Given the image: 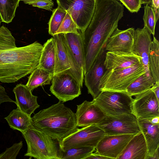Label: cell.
I'll return each instance as SVG.
<instances>
[{"label": "cell", "mask_w": 159, "mask_h": 159, "mask_svg": "<svg viewBox=\"0 0 159 159\" xmlns=\"http://www.w3.org/2000/svg\"><path fill=\"white\" fill-rule=\"evenodd\" d=\"M124 12L123 6L117 0H97L91 21L81 33L85 58L84 75L117 28Z\"/></svg>", "instance_id": "6da1fadb"}, {"label": "cell", "mask_w": 159, "mask_h": 159, "mask_svg": "<svg viewBox=\"0 0 159 159\" xmlns=\"http://www.w3.org/2000/svg\"><path fill=\"white\" fill-rule=\"evenodd\" d=\"M43 45L35 41L17 47L16 39L6 27L0 28V81L12 83L30 74L37 67Z\"/></svg>", "instance_id": "7a4b0ae2"}, {"label": "cell", "mask_w": 159, "mask_h": 159, "mask_svg": "<svg viewBox=\"0 0 159 159\" xmlns=\"http://www.w3.org/2000/svg\"><path fill=\"white\" fill-rule=\"evenodd\" d=\"M31 120L35 128L59 141L78 128L75 113L60 101L35 114Z\"/></svg>", "instance_id": "3957f363"}, {"label": "cell", "mask_w": 159, "mask_h": 159, "mask_svg": "<svg viewBox=\"0 0 159 159\" xmlns=\"http://www.w3.org/2000/svg\"><path fill=\"white\" fill-rule=\"evenodd\" d=\"M27 145L25 156L36 159H61L59 142L32 125L21 132Z\"/></svg>", "instance_id": "277c9868"}, {"label": "cell", "mask_w": 159, "mask_h": 159, "mask_svg": "<svg viewBox=\"0 0 159 159\" xmlns=\"http://www.w3.org/2000/svg\"><path fill=\"white\" fill-rule=\"evenodd\" d=\"M148 67L140 62L127 68L114 70H106L100 82V90L101 92H126L128 87L145 73Z\"/></svg>", "instance_id": "5b68a950"}, {"label": "cell", "mask_w": 159, "mask_h": 159, "mask_svg": "<svg viewBox=\"0 0 159 159\" xmlns=\"http://www.w3.org/2000/svg\"><path fill=\"white\" fill-rule=\"evenodd\" d=\"M55 49V63L53 75L60 73L70 75L83 87L84 74L71 55L66 44L64 34L53 35Z\"/></svg>", "instance_id": "8992f818"}, {"label": "cell", "mask_w": 159, "mask_h": 159, "mask_svg": "<svg viewBox=\"0 0 159 159\" xmlns=\"http://www.w3.org/2000/svg\"><path fill=\"white\" fill-rule=\"evenodd\" d=\"M134 99L126 92L102 91L92 100L106 115L132 113Z\"/></svg>", "instance_id": "52a82bcc"}, {"label": "cell", "mask_w": 159, "mask_h": 159, "mask_svg": "<svg viewBox=\"0 0 159 159\" xmlns=\"http://www.w3.org/2000/svg\"><path fill=\"white\" fill-rule=\"evenodd\" d=\"M97 0H56L58 6L66 11L83 32L90 23Z\"/></svg>", "instance_id": "ba28073f"}, {"label": "cell", "mask_w": 159, "mask_h": 159, "mask_svg": "<svg viewBox=\"0 0 159 159\" xmlns=\"http://www.w3.org/2000/svg\"><path fill=\"white\" fill-rule=\"evenodd\" d=\"M105 135L103 130L96 125H92L79 129L59 142L62 150L79 147L95 148L99 141Z\"/></svg>", "instance_id": "9c48e42d"}, {"label": "cell", "mask_w": 159, "mask_h": 159, "mask_svg": "<svg viewBox=\"0 0 159 159\" xmlns=\"http://www.w3.org/2000/svg\"><path fill=\"white\" fill-rule=\"evenodd\" d=\"M105 135L135 134L140 131L138 119L133 114L106 115L97 125Z\"/></svg>", "instance_id": "30bf717a"}, {"label": "cell", "mask_w": 159, "mask_h": 159, "mask_svg": "<svg viewBox=\"0 0 159 159\" xmlns=\"http://www.w3.org/2000/svg\"><path fill=\"white\" fill-rule=\"evenodd\" d=\"M50 90L59 101L72 100L81 94V87L70 75L60 73L53 75Z\"/></svg>", "instance_id": "8fae6325"}, {"label": "cell", "mask_w": 159, "mask_h": 159, "mask_svg": "<svg viewBox=\"0 0 159 159\" xmlns=\"http://www.w3.org/2000/svg\"><path fill=\"white\" fill-rule=\"evenodd\" d=\"M134 97L132 113L137 119L150 120L159 116V101L151 89Z\"/></svg>", "instance_id": "7c38bea8"}, {"label": "cell", "mask_w": 159, "mask_h": 159, "mask_svg": "<svg viewBox=\"0 0 159 159\" xmlns=\"http://www.w3.org/2000/svg\"><path fill=\"white\" fill-rule=\"evenodd\" d=\"M134 135H105L96 146L95 152L108 159H118Z\"/></svg>", "instance_id": "4fadbf2b"}, {"label": "cell", "mask_w": 159, "mask_h": 159, "mask_svg": "<svg viewBox=\"0 0 159 159\" xmlns=\"http://www.w3.org/2000/svg\"><path fill=\"white\" fill-rule=\"evenodd\" d=\"M107 52L104 47L84 76L85 85L88 93L92 95L93 99L101 92L99 85L100 80L107 70L104 62Z\"/></svg>", "instance_id": "5bb4252c"}, {"label": "cell", "mask_w": 159, "mask_h": 159, "mask_svg": "<svg viewBox=\"0 0 159 159\" xmlns=\"http://www.w3.org/2000/svg\"><path fill=\"white\" fill-rule=\"evenodd\" d=\"M135 29L130 28L120 30L117 28L108 38L105 46L108 52L132 53Z\"/></svg>", "instance_id": "9a60e30c"}, {"label": "cell", "mask_w": 159, "mask_h": 159, "mask_svg": "<svg viewBox=\"0 0 159 159\" xmlns=\"http://www.w3.org/2000/svg\"><path fill=\"white\" fill-rule=\"evenodd\" d=\"M75 113L77 127H84L97 125L105 117L106 115L93 101L85 100L77 105Z\"/></svg>", "instance_id": "2e32d148"}, {"label": "cell", "mask_w": 159, "mask_h": 159, "mask_svg": "<svg viewBox=\"0 0 159 159\" xmlns=\"http://www.w3.org/2000/svg\"><path fill=\"white\" fill-rule=\"evenodd\" d=\"M138 120L147 146L146 159H159V124H153L149 120Z\"/></svg>", "instance_id": "e0dca14e"}, {"label": "cell", "mask_w": 159, "mask_h": 159, "mask_svg": "<svg viewBox=\"0 0 159 159\" xmlns=\"http://www.w3.org/2000/svg\"><path fill=\"white\" fill-rule=\"evenodd\" d=\"M151 34L145 27L135 30L132 53L140 58V62L149 67L148 55L152 42Z\"/></svg>", "instance_id": "ac0fdd59"}, {"label": "cell", "mask_w": 159, "mask_h": 159, "mask_svg": "<svg viewBox=\"0 0 159 159\" xmlns=\"http://www.w3.org/2000/svg\"><path fill=\"white\" fill-rule=\"evenodd\" d=\"M15 94L16 104L17 107L30 116L40 105L37 101L38 97L33 95L26 85L21 84H17L13 88Z\"/></svg>", "instance_id": "d6986e66"}, {"label": "cell", "mask_w": 159, "mask_h": 159, "mask_svg": "<svg viewBox=\"0 0 159 159\" xmlns=\"http://www.w3.org/2000/svg\"><path fill=\"white\" fill-rule=\"evenodd\" d=\"M147 153L146 141L140 131L130 139L118 159H146Z\"/></svg>", "instance_id": "ffe728a7"}, {"label": "cell", "mask_w": 159, "mask_h": 159, "mask_svg": "<svg viewBox=\"0 0 159 159\" xmlns=\"http://www.w3.org/2000/svg\"><path fill=\"white\" fill-rule=\"evenodd\" d=\"M140 62L139 57L133 53H123L107 51L105 66L107 70H116L133 66Z\"/></svg>", "instance_id": "44dd1931"}, {"label": "cell", "mask_w": 159, "mask_h": 159, "mask_svg": "<svg viewBox=\"0 0 159 159\" xmlns=\"http://www.w3.org/2000/svg\"><path fill=\"white\" fill-rule=\"evenodd\" d=\"M66 43L70 53L80 68L84 72L85 58L83 38L81 33L64 34Z\"/></svg>", "instance_id": "7402d4cb"}, {"label": "cell", "mask_w": 159, "mask_h": 159, "mask_svg": "<svg viewBox=\"0 0 159 159\" xmlns=\"http://www.w3.org/2000/svg\"><path fill=\"white\" fill-rule=\"evenodd\" d=\"M43 46L37 67L53 74L55 63V49L53 38L48 39Z\"/></svg>", "instance_id": "603a6c76"}, {"label": "cell", "mask_w": 159, "mask_h": 159, "mask_svg": "<svg viewBox=\"0 0 159 159\" xmlns=\"http://www.w3.org/2000/svg\"><path fill=\"white\" fill-rule=\"evenodd\" d=\"M5 119L10 127L21 132L28 129L32 125L31 117L18 107L13 110Z\"/></svg>", "instance_id": "cb8c5ba5"}, {"label": "cell", "mask_w": 159, "mask_h": 159, "mask_svg": "<svg viewBox=\"0 0 159 159\" xmlns=\"http://www.w3.org/2000/svg\"><path fill=\"white\" fill-rule=\"evenodd\" d=\"M154 83L153 78L148 67L145 73L128 87L126 92L130 96H135L151 89Z\"/></svg>", "instance_id": "d4e9b609"}, {"label": "cell", "mask_w": 159, "mask_h": 159, "mask_svg": "<svg viewBox=\"0 0 159 159\" xmlns=\"http://www.w3.org/2000/svg\"><path fill=\"white\" fill-rule=\"evenodd\" d=\"M53 77V74L37 67L31 73L26 85L32 91L39 86L50 84Z\"/></svg>", "instance_id": "484cf974"}, {"label": "cell", "mask_w": 159, "mask_h": 159, "mask_svg": "<svg viewBox=\"0 0 159 159\" xmlns=\"http://www.w3.org/2000/svg\"><path fill=\"white\" fill-rule=\"evenodd\" d=\"M148 65L154 83H159V43L154 36L150 48Z\"/></svg>", "instance_id": "4316f807"}, {"label": "cell", "mask_w": 159, "mask_h": 159, "mask_svg": "<svg viewBox=\"0 0 159 159\" xmlns=\"http://www.w3.org/2000/svg\"><path fill=\"white\" fill-rule=\"evenodd\" d=\"M20 0H0V17L2 22H11Z\"/></svg>", "instance_id": "83f0119b"}, {"label": "cell", "mask_w": 159, "mask_h": 159, "mask_svg": "<svg viewBox=\"0 0 159 159\" xmlns=\"http://www.w3.org/2000/svg\"><path fill=\"white\" fill-rule=\"evenodd\" d=\"M95 150V148L90 147H79L65 150L61 149V159H85Z\"/></svg>", "instance_id": "f1b7e54d"}, {"label": "cell", "mask_w": 159, "mask_h": 159, "mask_svg": "<svg viewBox=\"0 0 159 159\" xmlns=\"http://www.w3.org/2000/svg\"><path fill=\"white\" fill-rule=\"evenodd\" d=\"M159 9L147 4L144 6L143 20L145 26L151 34H155L156 24L158 19Z\"/></svg>", "instance_id": "f546056e"}, {"label": "cell", "mask_w": 159, "mask_h": 159, "mask_svg": "<svg viewBox=\"0 0 159 159\" xmlns=\"http://www.w3.org/2000/svg\"><path fill=\"white\" fill-rule=\"evenodd\" d=\"M52 13L51 17L48 24L49 34L53 36L59 29L66 12L59 7L52 11Z\"/></svg>", "instance_id": "4dcf8cb0"}, {"label": "cell", "mask_w": 159, "mask_h": 159, "mask_svg": "<svg viewBox=\"0 0 159 159\" xmlns=\"http://www.w3.org/2000/svg\"><path fill=\"white\" fill-rule=\"evenodd\" d=\"M78 28L70 15L66 12L56 34L70 33H78Z\"/></svg>", "instance_id": "1f68e13d"}, {"label": "cell", "mask_w": 159, "mask_h": 159, "mask_svg": "<svg viewBox=\"0 0 159 159\" xmlns=\"http://www.w3.org/2000/svg\"><path fill=\"white\" fill-rule=\"evenodd\" d=\"M22 146V141L13 144L11 147L7 148L5 152L0 154V159H16Z\"/></svg>", "instance_id": "d6a6232c"}, {"label": "cell", "mask_w": 159, "mask_h": 159, "mask_svg": "<svg viewBox=\"0 0 159 159\" xmlns=\"http://www.w3.org/2000/svg\"><path fill=\"white\" fill-rule=\"evenodd\" d=\"M25 3L33 6L51 11L54 6L52 0H20Z\"/></svg>", "instance_id": "836d02e7"}, {"label": "cell", "mask_w": 159, "mask_h": 159, "mask_svg": "<svg viewBox=\"0 0 159 159\" xmlns=\"http://www.w3.org/2000/svg\"><path fill=\"white\" fill-rule=\"evenodd\" d=\"M131 13L137 12L141 7L140 0H118Z\"/></svg>", "instance_id": "e575fe53"}, {"label": "cell", "mask_w": 159, "mask_h": 159, "mask_svg": "<svg viewBox=\"0 0 159 159\" xmlns=\"http://www.w3.org/2000/svg\"><path fill=\"white\" fill-rule=\"evenodd\" d=\"M7 102L16 103V101L8 96L4 87L0 85V105L3 102Z\"/></svg>", "instance_id": "d590c367"}, {"label": "cell", "mask_w": 159, "mask_h": 159, "mask_svg": "<svg viewBox=\"0 0 159 159\" xmlns=\"http://www.w3.org/2000/svg\"><path fill=\"white\" fill-rule=\"evenodd\" d=\"M154 93L157 100L159 99V83H155L151 88Z\"/></svg>", "instance_id": "8d00e7d4"}, {"label": "cell", "mask_w": 159, "mask_h": 159, "mask_svg": "<svg viewBox=\"0 0 159 159\" xmlns=\"http://www.w3.org/2000/svg\"><path fill=\"white\" fill-rule=\"evenodd\" d=\"M108 159L107 157L100 155L95 152H93L87 157L85 159Z\"/></svg>", "instance_id": "74e56055"}, {"label": "cell", "mask_w": 159, "mask_h": 159, "mask_svg": "<svg viewBox=\"0 0 159 159\" xmlns=\"http://www.w3.org/2000/svg\"><path fill=\"white\" fill-rule=\"evenodd\" d=\"M150 5L153 7L159 8V0H152Z\"/></svg>", "instance_id": "f35d334b"}, {"label": "cell", "mask_w": 159, "mask_h": 159, "mask_svg": "<svg viewBox=\"0 0 159 159\" xmlns=\"http://www.w3.org/2000/svg\"><path fill=\"white\" fill-rule=\"evenodd\" d=\"M150 120L153 124H159V116L153 117Z\"/></svg>", "instance_id": "ab89813d"}, {"label": "cell", "mask_w": 159, "mask_h": 159, "mask_svg": "<svg viewBox=\"0 0 159 159\" xmlns=\"http://www.w3.org/2000/svg\"><path fill=\"white\" fill-rule=\"evenodd\" d=\"M142 4H149L151 5L152 3V0H140Z\"/></svg>", "instance_id": "60d3db41"}, {"label": "cell", "mask_w": 159, "mask_h": 159, "mask_svg": "<svg viewBox=\"0 0 159 159\" xmlns=\"http://www.w3.org/2000/svg\"><path fill=\"white\" fill-rule=\"evenodd\" d=\"M1 22H2V21H1V20H0V25L1 23Z\"/></svg>", "instance_id": "b9f144b4"}]
</instances>
